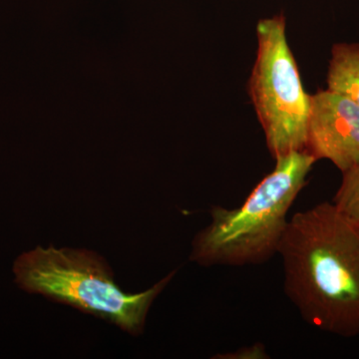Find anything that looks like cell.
Instances as JSON below:
<instances>
[{
	"instance_id": "cell-1",
	"label": "cell",
	"mask_w": 359,
	"mask_h": 359,
	"mask_svg": "<svg viewBox=\"0 0 359 359\" xmlns=\"http://www.w3.org/2000/svg\"><path fill=\"white\" fill-rule=\"evenodd\" d=\"M278 255L283 287L302 318L341 337L359 335V223L323 202L290 218Z\"/></svg>"
},
{
	"instance_id": "cell-2",
	"label": "cell",
	"mask_w": 359,
	"mask_h": 359,
	"mask_svg": "<svg viewBox=\"0 0 359 359\" xmlns=\"http://www.w3.org/2000/svg\"><path fill=\"white\" fill-rule=\"evenodd\" d=\"M316 161L306 150L283 155L240 207H212L211 222L194 238L191 261L203 266H245L275 257L287 214Z\"/></svg>"
},
{
	"instance_id": "cell-3",
	"label": "cell",
	"mask_w": 359,
	"mask_h": 359,
	"mask_svg": "<svg viewBox=\"0 0 359 359\" xmlns=\"http://www.w3.org/2000/svg\"><path fill=\"white\" fill-rule=\"evenodd\" d=\"M13 273L25 292L103 318L133 335L143 332L149 309L176 275L171 271L146 292L126 294L116 285L105 259L95 252L53 245L21 255Z\"/></svg>"
},
{
	"instance_id": "cell-4",
	"label": "cell",
	"mask_w": 359,
	"mask_h": 359,
	"mask_svg": "<svg viewBox=\"0 0 359 359\" xmlns=\"http://www.w3.org/2000/svg\"><path fill=\"white\" fill-rule=\"evenodd\" d=\"M257 58L248 92L273 159L306 150L311 95L287 39L283 14L257 25Z\"/></svg>"
},
{
	"instance_id": "cell-5",
	"label": "cell",
	"mask_w": 359,
	"mask_h": 359,
	"mask_svg": "<svg viewBox=\"0 0 359 359\" xmlns=\"http://www.w3.org/2000/svg\"><path fill=\"white\" fill-rule=\"evenodd\" d=\"M306 150L341 173L359 163V105L330 90L311 96Z\"/></svg>"
},
{
	"instance_id": "cell-6",
	"label": "cell",
	"mask_w": 359,
	"mask_h": 359,
	"mask_svg": "<svg viewBox=\"0 0 359 359\" xmlns=\"http://www.w3.org/2000/svg\"><path fill=\"white\" fill-rule=\"evenodd\" d=\"M327 90L359 105V42H339L332 48L328 65Z\"/></svg>"
},
{
	"instance_id": "cell-7",
	"label": "cell",
	"mask_w": 359,
	"mask_h": 359,
	"mask_svg": "<svg viewBox=\"0 0 359 359\" xmlns=\"http://www.w3.org/2000/svg\"><path fill=\"white\" fill-rule=\"evenodd\" d=\"M332 204L344 216L359 223V163L342 173Z\"/></svg>"
},
{
	"instance_id": "cell-8",
	"label": "cell",
	"mask_w": 359,
	"mask_h": 359,
	"mask_svg": "<svg viewBox=\"0 0 359 359\" xmlns=\"http://www.w3.org/2000/svg\"><path fill=\"white\" fill-rule=\"evenodd\" d=\"M214 358L222 359H266L269 358L264 344H256L252 346L241 347L233 353L218 354Z\"/></svg>"
}]
</instances>
